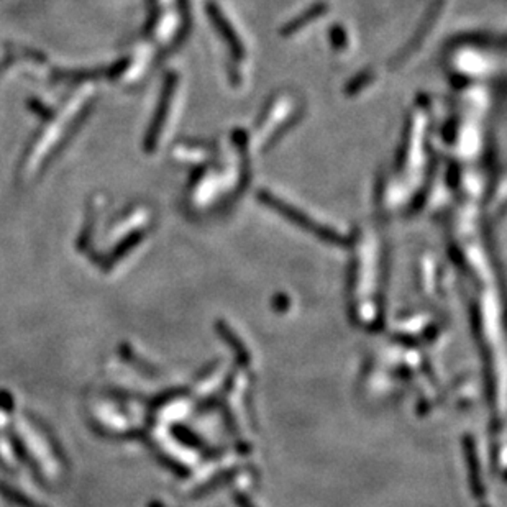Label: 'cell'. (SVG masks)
<instances>
[{
	"mask_svg": "<svg viewBox=\"0 0 507 507\" xmlns=\"http://www.w3.org/2000/svg\"><path fill=\"white\" fill-rule=\"evenodd\" d=\"M264 201H266L269 206H273L276 210H279L283 215H286V217H289L293 222H296L298 225L300 226H304V229L307 230H314L317 235L322 236V239H325L328 241H340V236L335 234V231H332V230H328L325 229V226H319V225H315L314 222H310L309 219L305 217V215H302L300 212H298V210H294L291 206H288V204H283L281 201H278L276 197H273V196H263Z\"/></svg>",
	"mask_w": 507,
	"mask_h": 507,
	"instance_id": "obj_1",
	"label": "cell"
},
{
	"mask_svg": "<svg viewBox=\"0 0 507 507\" xmlns=\"http://www.w3.org/2000/svg\"><path fill=\"white\" fill-rule=\"evenodd\" d=\"M212 17H214V21H215V23H217L219 28L222 30V33L225 35L226 40H229V41L231 43V45H234L235 51L240 55V43H239V40H236V38H235L234 30H230L229 23H226V21L224 20V17H222V15H220V12H219L217 9H212Z\"/></svg>",
	"mask_w": 507,
	"mask_h": 507,
	"instance_id": "obj_2",
	"label": "cell"
},
{
	"mask_svg": "<svg viewBox=\"0 0 507 507\" xmlns=\"http://www.w3.org/2000/svg\"><path fill=\"white\" fill-rule=\"evenodd\" d=\"M322 14V7H317V9H312L310 10V12H307L305 15H304V17H300L299 20H294L293 21V23H291V26H289V28L288 30H286V33H293V31L296 30V28H300V26L302 25H304L305 23V21L307 20H312V19H315L317 17V15H320Z\"/></svg>",
	"mask_w": 507,
	"mask_h": 507,
	"instance_id": "obj_3",
	"label": "cell"
},
{
	"mask_svg": "<svg viewBox=\"0 0 507 507\" xmlns=\"http://www.w3.org/2000/svg\"><path fill=\"white\" fill-rule=\"evenodd\" d=\"M240 506H241V507H253L250 503H248L246 499H240Z\"/></svg>",
	"mask_w": 507,
	"mask_h": 507,
	"instance_id": "obj_4",
	"label": "cell"
}]
</instances>
